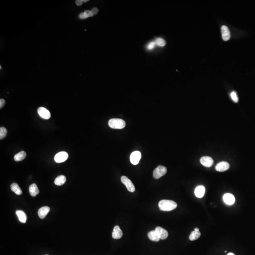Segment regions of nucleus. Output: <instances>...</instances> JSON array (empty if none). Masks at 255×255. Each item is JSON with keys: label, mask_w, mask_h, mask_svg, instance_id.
Listing matches in <instances>:
<instances>
[{"label": "nucleus", "mask_w": 255, "mask_h": 255, "mask_svg": "<svg viewBox=\"0 0 255 255\" xmlns=\"http://www.w3.org/2000/svg\"><path fill=\"white\" fill-rule=\"evenodd\" d=\"M158 206L161 210L170 211L177 208V204L175 202L170 200H162L159 202Z\"/></svg>", "instance_id": "nucleus-1"}, {"label": "nucleus", "mask_w": 255, "mask_h": 255, "mask_svg": "<svg viewBox=\"0 0 255 255\" xmlns=\"http://www.w3.org/2000/svg\"><path fill=\"white\" fill-rule=\"evenodd\" d=\"M109 127L114 129H122L125 127V121L121 119H112L108 122Z\"/></svg>", "instance_id": "nucleus-2"}, {"label": "nucleus", "mask_w": 255, "mask_h": 255, "mask_svg": "<svg viewBox=\"0 0 255 255\" xmlns=\"http://www.w3.org/2000/svg\"><path fill=\"white\" fill-rule=\"evenodd\" d=\"M167 173V169L165 166L160 165L156 168L153 171V177L156 179L160 178L163 176L165 175Z\"/></svg>", "instance_id": "nucleus-3"}, {"label": "nucleus", "mask_w": 255, "mask_h": 255, "mask_svg": "<svg viewBox=\"0 0 255 255\" xmlns=\"http://www.w3.org/2000/svg\"><path fill=\"white\" fill-rule=\"evenodd\" d=\"M121 181L123 184H124L127 188V190L131 192H133L135 190V187L134 184H133L131 180L125 176H123L121 177Z\"/></svg>", "instance_id": "nucleus-4"}, {"label": "nucleus", "mask_w": 255, "mask_h": 255, "mask_svg": "<svg viewBox=\"0 0 255 255\" xmlns=\"http://www.w3.org/2000/svg\"><path fill=\"white\" fill-rule=\"evenodd\" d=\"M68 157L69 155L67 152H59L55 156V160L56 163H61L67 160Z\"/></svg>", "instance_id": "nucleus-5"}, {"label": "nucleus", "mask_w": 255, "mask_h": 255, "mask_svg": "<svg viewBox=\"0 0 255 255\" xmlns=\"http://www.w3.org/2000/svg\"><path fill=\"white\" fill-rule=\"evenodd\" d=\"M141 157V153L140 151H136L131 154L130 156V160L133 165H137L139 163Z\"/></svg>", "instance_id": "nucleus-6"}, {"label": "nucleus", "mask_w": 255, "mask_h": 255, "mask_svg": "<svg viewBox=\"0 0 255 255\" xmlns=\"http://www.w3.org/2000/svg\"><path fill=\"white\" fill-rule=\"evenodd\" d=\"M38 112L41 117L45 120H48L51 117L50 112L45 108L39 107L38 109Z\"/></svg>", "instance_id": "nucleus-7"}, {"label": "nucleus", "mask_w": 255, "mask_h": 255, "mask_svg": "<svg viewBox=\"0 0 255 255\" xmlns=\"http://www.w3.org/2000/svg\"><path fill=\"white\" fill-rule=\"evenodd\" d=\"M222 38L225 41H228L231 38V33L228 28L226 26L223 25L221 28Z\"/></svg>", "instance_id": "nucleus-8"}, {"label": "nucleus", "mask_w": 255, "mask_h": 255, "mask_svg": "<svg viewBox=\"0 0 255 255\" xmlns=\"http://www.w3.org/2000/svg\"><path fill=\"white\" fill-rule=\"evenodd\" d=\"M200 163L206 167H210L213 165V161L212 158L209 156H204L200 159Z\"/></svg>", "instance_id": "nucleus-9"}, {"label": "nucleus", "mask_w": 255, "mask_h": 255, "mask_svg": "<svg viewBox=\"0 0 255 255\" xmlns=\"http://www.w3.org/2000/svg\"><path fill=\"white\" fill-rule=\"evenodd\" d=\"M230 165L226 162H221L217 165L215 167L216 171L219 172H223L228 170Z\"/></svg>", "instance_id": "nucleus-10"}, {"label": "nucleus", "mask_w": 255, "mask_h": 255, "mask_svg": "<svg viewBox=\"0 0 255 255\" xmlns=\"http://www.w3.org/2000/svg\"><path fill=\"white\" fill-rule=\"evenodd\" d=\"M155 230L159 235L160 239L165 240L168 236V233L167 231L162 227H157Z\"/></svg>", "instance_id": "nucleus-11"}, {"label": "nucleus", "mask_w": 255, "mask_h": 255, "mask_svg": "<svg viewBox=\"0 0 255 255\" xmlns=\"http://www.w3.org/2000/svg\"><path fill=\"white\" fill-rule=\"evenodd\" d=\"M123 231L118 226H115L113 229V232L112 233V237L114 239H119L123 236Z\"/></svg>", "instance_id": "nucleus-12"}, {"label": "nucleus", "mask_w": 255, "mask_h": 255, "mask_svg": "<svg viewBox=\"0 0 255 255\" xmlns=\"http://www.w3.org/2000/svg\"><path fill=\"white\" fill-rule=\"evenodd\" d=\"M50 208L48 206H43L40 208L38 211V215L41 219H44L46 215L50 211Z\"/></svg>", "instance_id": "nucleus-13"}, {"label": "nucleus", "mask_w": 255, "mask_h": 255, "mask_svg": "<svg viewBox=\"0 0 255 255\" xmlns=\"http://www.w3.org/2000/svg\"><path fill=\"white\" fill-rule=\"evenodd\" d=\"M223 201L227 205H233L235 202V198L234 196L230 193L225 194L223 197Z\"/></svg>", "instance_id": "nucleus-14"}, {"label": "nucleus", "mask_w": 255, "mask_h": 255, "mask_svg": "<svg viewBox=\"0 0 255 255\" xmlns=\"http://www.w3.org/2000/svg\"><path fill=\"white\" fill-rule=\"evenodd\" d=\"M148 237L149 238V239L151 240L152 241H156V242H157L160 239L159 235L157 233L156 231V230H153V231H152L148 233Z\"/></svg>", "instance_id": "nucleus-15"}, {"label": "nucleus", "mask_w": 255, "mask_h": 255, "mask_svg": "<svg viewBox=\"0 0 255 255\" xmlns=\"http://www.w3.org/2000/svg\"><path fill=\"white\" fill-rule=\"evenodd\" d=\"M205 192V187L203 186H199L197 187L195 190V194L196 197L201 198L203 197Z\"/></svg>", "instance_id": "nucleus-16"}, {"label": "nucleus", "mask_w": 255, "mask_h": 255, "mask_svg": "<svg viewBox=\"0 0 255 255\" xmlns=\"http://www.w3.org/2000/svg\"><path fill=\"white\" fill-rule=\"evenodd\" d=\"M29 193L32 197H36L39 194V190L36 184H32L30 186L29 188Z\"/></svg>", "instance_id": "nucleus-17"}, {"label": "nucleus", "mask_w": 255, "mask_h": 255, "mask_svg": "<svg viewBox=\"0 0 255 255\" xmlns=\"http://www.w3.org/2000/svg\"><path fill=\"white\" fill-rule=\"evenodd\" d=\"M16 213L17 216L18 217V219L20 222L22 223H25L27 220V216L25 213L23 211L21 210H17L16 212Z\"/></svg>", "instance_id": "nucleus-18"}, {"label": "nucleus", "mask_w": 255, "mask_h": 255, "mask_svg": "<svg viewBox=\"0 0 255 255\" xmlns=\"http://www.w3.org/2000/svg\"><path fill=\"white\" fill-rule=\"evenodd\" d=\"M11 188L12 191H13L16 194L18 195H20L22 193V191L18 184L16 183H13L11 186Z\"/></svg>", "instance_id": "nucleus-19"}, {"label": "nucleus", "mask_w": 255, "mask_h": 255, "mask_svg": "<svg viewBox=\"0 0 255 255\" xmlns=\"http://www.w3.org/2000/svg\"><path fill=\"white\" fill-rule=\"evenodd\" d=\"M66 178L64 175H60L58 176L55 180V183L57 186H61L65 183Z\"/></svg>", "instance_id": "nucleus-20"}, {"label": "nucleus", "mask_w": 255, "mask_h": 255, "mask_svg": "<svg viewBox=\"0 0 255 255\" xmlns=\"http://www.w3.org/2000/svg\"><path fill=\"white\" fill-rule=\"evenodd\" d=\"M26 156H27L26 153L24 151H22L21 152H19L18 153L15 155L14 157V160L17 162L21 161L25 158Z\"/></svg>", "instance_id": "nucleus-21"}, {"label": "nucleus", "mask_w": 255, "mask_h": 255, "mask_svg": "<svg viewBox=\"0 0 255 255\" xmlns=\"http://www.w3.org/2000/svg\"><path fill=\"white\" fill-rule=\"evenodd\" d=\"M201 236V233L200 232H197L194 231L191 233V234L190 235L189 239L191 241H195L199 238Z\"/></svg>", "instance_id": "nucleus-22"}, {"label": "nucleus", "mask_w": 255, "mask_h": 255, "mask_svg": "<svg viewBox=\"0 0 255 255\" xmlns=\"http://www.w3.org/2000/svg\"><path fill=\"white\" fill-rule=\"evenodd\" d=\"M7 134V130L5 127H1L0 128V140H3L6 137Z\"/></svg>", "instance_id": "nucleus-23"}, {"label": "nucleus", "mask_w": 255, "mask_h": 255, "mask_svg": "<svg viewBox=\"0 0 255 255\" xmlns=\"http://www.w3.org/2000/svg\"><path fill=\"white\" fill-rule=\"evenodd\" d=\"M155 42H156V45H157L158 46H161V47L164 46L165 45V41L163 39L161 38H158L157 39H156V41Z\"/></svg>", "instance_id": "nucleus-24"}, {"label": "nucleus", "mask_w": 255, "mask_h": 255, "mask_svg": "<svg viewBox=\"0 0 255 255\" xmlns=\"http://www.w3.org/2000/svg\"><path fill=\"white\" fill-rule=\"evenodd\" d=\"M231 99H233V100L235 103H238L239 101L238 98L237 96V94L235 92H232L231 94Z\"/></svg>", "instance_id": "nucleus-25"}, {"label": "nucleus", "mask_w": 255, "mask_h": 255, "mask_svg": "<svg viewBox=\"0 0 255 255\" xmlns=\"http://www.w3.org/2000/svg\"><path fill=\"white\" fill-rule=\"evenodd\" d=\"M156 42H151L150 43H149L147 46V48L149 50H151L153 49L155 47V45H156Z\"/></svg>", "instance_id": "nucleus-26"}, {"label": "nucleus", "mask_w": 255, "mask_h": 255, "mask_svg": "<svg viewBox=\"0 0 255 255\" xmlns=\"http://www.w3.org/2000/svg\"><path fill=\"white\" fill-rule=\"evenodd\" d=\"M84 13H85V14H86V15L88 17H92V16H93L91 11H89V10H86V11H84Z\"/></svg>", "instance_id": "nucleus-27"}, {"label": "nucleus", "mask_w": 255, "mask_h": 255, "mask_svg": "<svg viewBox=\"0 0 255 255\" xmlns=\"http://www.w3.org/2000/svg\"><path fill=\"white\" fill-rule=\"evenodd\" d=\"M79 17H80V18H81V19H85V18H88V16L86 15V14H85L84 13H80V15H79Z\"/></svg>", "instance_id": "nucleus-28"}, {"label": "nucleus", "mask_w": 255, "mask_h": 255, "mask_svg": "<svg viewBox=\"0 0 255 255\" xmlns=\"http://www.w3.org/2000/svg\"><path fill=\"white\" fill-rule=\"evenodd\" d=\"M91 11L92 12L93 15H96V14L98 13V9L96 8H94L92 9Z\"/></svg>", "instance_id": "nucleus-29"}, {"label": "nucleus", "mask_w": 255, "mask_h": 255, "mask_svg": "<svg viewBox=\"0 0 255 255\" xmlns=\"http://www.w3.org/2000/svg\"><path fill=\"white\" fill-rule=\"evenodd\" d=\"M5 103V101L4 99H1V100H0V108H1V109L4 106Z\"/></svg>", "instance_id": "nucleus-30"}, {"label": "nucleus", "mask_w": 255, "mask_h": 255, "mask_svg": "<svg viewBox=\"0 0 255 255\" xmlns=\"http://www.w3.org/2000/svg\"><path fill=\"white\" fill-rule=\"evenodd\" d=\"M76 4L78 6H81L82 5L83 1L81 0H77L76 1Z\"/></svg>", "instance_id": "nucleus-31"}, {"label": "nucleus", "mask_w": 255, "mask_h": 255, "mask_svg": "<svg viewBox=\"0 0 255 255\" xmlns=\"http://www.w3.org/2000/svg\"><path fill=\"white\" fill-rule=\"evenodd\" d=\"M194 231H197V232H199V229H198V228H195L194 229Z\"/></svg>", "instance_id": "nucleus-32"}, {"label": "nucleus", "mask_w": 255, "mask_h": 255, "mask_svg": "<svg viewBox=\"0 0 255 255\" xmlns=\"http://www.w3.org/2000/svg\"><path fill=\"white\" fill-rule=\"evenodd\" d=\"M82 1L83 2H84V3H86L87 1H88V0H82Z\"/></svg>", "instance_id": "nucleus-33"}, {"label": "nucleus", "mask_w": 255, "mask_h": 255, "mask_svg": "<svg viewBox=\"0 0 255 255\" xmlns=\"http://www.w3.org/2000/svg\"><path fill=\"white\" fill-rule=\"evenodd\" d=\"M234 255V254H233V253H229V254H228V255Z\"/></svg>", "instance_id": "nucleus-34"}, {"label": "nucleus", "mask_w": 255, "mask_h": 255, "mask_svg": "<svg viewBox=\"0 0 255 255\" xmlns=\"http://www.w3.org/2000/svg\"></svg>", "instance_id": "nucleus-35"}]
</instances>
